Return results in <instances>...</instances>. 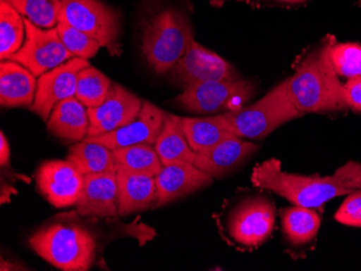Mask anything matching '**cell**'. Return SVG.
I'll list each match as a JSON object with an SVG mask.
<instances>
[{
  "instance_id": "cell-1",
  "label": "cell",
  "mask_w": 361,
  "mask_h": 271,
  "mask_svg": "<svg viewBox=\"0 0 361 271\" xmlns=\"http://www.w3.org/2000/svg\"><path fill=\"white\" fill-rule=\"evenodd\" d=\"M251 182L259 189L269 190L293 206L322 211L324 204L361 188V163L348 161L331 177H304L288 173L275 158L255 165Z\"/></svg>"
},
{
  "instance_id": "cell-2",
  "label": "cell",
  "mask_w": 361,
  "mask_h": 271,
  "mask_svg": "<svg viewBox=\"0 0 361 271\" xmlns=\"http://www.w3.org/2000/svg\"><path fill=\"white\" fill-rule=\"evenodd\" d=\"M334 42L329 36L317 48L304 54L297 63L294 74L287 79L290 99L303 115L348 108L343 84L330 58Z\"/></svg>"
},
{
  "instance_id": "cell-3",
  "label": "cell",
  "mask_w": 361,
  "mask_h": 271,
  "mask_svg": "<svg viewBox=\"0 0 361 271\" xmlns=\"http://www.w3.org/2000/svg\"><path fill=\"white\" fill-rule=\"evenodd\" d=\"M302 115L290 99L287 80H285L255 104L234 113L214 115L210 118L240 139H262L277 127Z\"/></svg>"
},
{
  "instance_id": "cell-4",
  "label": "cell",
  "mask_w": 361,
  "mask_h": 271,
  "mask_svg": "<svg viewBox=\"0 0 361 271\" xmlns=\"http://www.w3.org/2000/svg\"><path fill=\"white\" fill-rule=\"evenodd\" d=\"M194 38V28L188 13L169 8L156 14L144 30L142 50L158 75L169 74L183 58Z\"/></svg>"
},
{
  "instance_id": "cell-5",
  "label": "cell",
  "mask_w": 361,
  "mask_h": 271,
  "mask_svg": "<svg viewBox=\"0 0 361 271\" xmlns=\"http://www.w3.org/2000/svg\"><path fill=\"white\" fill-rule=\"evenodd\" d=\"M40 258L64 271H88L97 251L94 236L78 225H56L42 228L28 240Z\"/></svg>"
},
{
  "instance_id": "cell-6",
  "label": "cell",
  "mask_w": 361,
  "mask_h": 271,
  "mask_svg": "<svg viewBox=\"0 0 361 271\" xmlns=\"http://www.w3.org/2000/svg\"><path fill=\"white\" fill-rule=\"evenodd\" d=\"M257 93V84L251 79L216 80L195 84L183 90L172 103L192 114L221 115L234 113Z\"/></svg>"
},
{
  "instance_id": "cell-7",
  "label": "cell",
  "mask_w": 361,
  "mask_h": 271,
  "mask_svg": "<svg viewBox=\"0 0 361 271\" xmlns=\"http://www.w3.org/2000/svg\"><path fill=\"white\" fill-rule=\"evenodd\" d=\"M61 20L97 40L111 56L121 54L118 12L100 0H66Z\"/></svg>"
},
{
  "instance_id": "cell-8",
  "label": "cell",
  "mask_w": 361,
  "mask_h": 271,
  "mask_svg": "<svg viewBox=\"0 0 361 271\" xmlns=\"http://www.w3.org/2000/svg\"><path fill=\"white\" fill-rule=\"evenodd\" d=\"M275 204L264 195L241 200L227 218V234L235 244L255 248L264 244L275 227Z\"/></svg>"
},
{
  "instance_id": "cell-9",
  "label": "cell",
  "mask_w": 361,
  "mask_h": 271,
  "mask_svg": "<svg viewBox=\"0 0 361 271\" xmlns=\"http://www.w3.org/2000/svg\"><path fill=\"white\" fill-rule=\"evenodd\" d=\"M24 23L26 34L23 46L10 60L20 63L37 78L74 56L65 48L56 27L46 30L26 18Z\"/></svg>"
},
{
  "instance_id": "cell-10",
  "label": "cell",
  "mask_w": 361,
  "mask_h": 271,
  "mask_svg": "<svg viewBox=\"0 0 361 271\" xmlns=\"http://www.w3.org/2000/svg\"><path fill=\"white\" fill-rule=\"evenodd\" d=\"M169 75L172 84L182 90L202 82L243 78L234 66L196 40H192Z\"/></svg>"
},
{
  "instance_id": "cell-11",
  "label": "cell",
  "mask_w": 361,
  "mask_h": 271,
  "mask_svg": "<svg viewBox=\"0 0 361 271\" xmlns=\"http://www.w3.org/2000/svg\"><path fill=\"white\" fill-rule=\"evenodd\" d=\"M88 66V60L74 56L38 77L35 101L30 107V111L47 122L59 102L75 96L79 72Z\"/></svg>"
},
{
  "instance_id": "cell-12",
  "label": "cell",
  "mask_w": 361,
  "mask_h": 271,
  "mask_svg": "<svg viewBox=\"0 0 361 271\" xmlns=\"http://www.w3.org/2000/svg\"><path fill=\"white\" fill-rule=\"evenodd\" d=\"M142 107L143 101L137 95L116 82H111L103 104L88 108V137H101L128 125L139 116Z\"/></svg>"
},
{
  "instance_id": "cell-13",
  "label": "cell",
  "mask_w": 361,
  "mask_h": 271,
  "mask_svg": "<svg viewBox=\"0 0 361 271\" xmlns=\"http://www.w3.org/2000/svg\"><path fill=\"white\" fill-rule=\"evenodd\" d=\"M40 193L58 209L78 202L85 185V175L70 160L46 161L36 174Z\"/></svg>"
},
{
  "instance_id": "cell-14",
  "label": "cell",
  "mask_w": 361,
  "mask_h": 271,
  "mask_svg": "<svg viewBox=\"0 0 361 271\" xmlns=\"http://www.w3.org/2000/svg\"><path fill=\"white\" fill-rule=\"evenodd\" d=\"M164 113L149 101H143L141 113L135 120L113 132L88 137L84 141L103 145L111 151L137 144L155 145L164 125Z\"/></svg>"
},
{
  "instance_id": "cell-15",
  "label": "cell",
  "mask_w": 361,
  "mask_h": 271,
  "mask_svg": "<svg viewBox=\"0 0 361 271\" xmlns=\"http://www.w3.org/2000/svg\"><path fill=\"white\" fill-rule=\"evenodd\" d=\"M82 216L111 218L118 215V187L116 171L85 175V185L77 202Z\"/></svg>"
},
{
  "instance_id": "cell-16",
  "label": "cell",
  "mask_w": 361,
  "mask_h": 271,
  "mask_svg": "<svg viewBox=\"0 0 361 271\" xmlns=\"http://www.w3.org/2000/svg\"><path fill=\"white\" fill-rule=\"evenodd\" d=\"M155 206H165L178 198L210 185L213 177L190 163L164 165L155 177Z\"/></svg>"
},
{
  "instance_id": "cell-17",
  "label": "cell",
  "mask_w": 361,
  "mask_h": 271,
  "mask_svg": "<svg viewBox=\"0 0 361 271\" xmlns=\"http://www.w3.org/2000/svg\"><path fill=\"white\" fill-rule=\"evenodd\" d=\"M259 149L252 141L233 137L221 141L202 153H196L194 165L206 172L213 179L227 175Z\"/></svg>"
},
{
  "instance_id": "cell-18",
  "label": "cell",
  "mask_w": 361,
  "mask_h": 271,
  "mask_svg": "<svg viewBox=\"0 0 361 271\" xmlns=\"http://www.w3.org/2000/svg\"><path fill=\"white\" fill-rule=\"evenodd\" d=\"M118 215L126 216L149 209L156 201V179L146 174L117 165Z\"/></svg>"
},
{
  "instance_id": "cell-19",
  "label": "cell",
  "mask_w": 361,
  "mask_h": 271,
  "mask_svg": "<svg viewBox=\"0 0 361 271\" xmlns=\"http://www.w3.org/2000/svg\"><path fill=\"white\" fill-rule=\"evenodd\" d=\"M37 77L11 60L0 64V104L3 107H30L35 101Z\"/></svg>"
},
{
  "instance_id": "cell-20",
  "label": "cell",
  "mask_w": 361,
  "mask_h": 271,
  "mask_svg": "<svg viewBox=\"0 0 361 271\" xmlns=\"http://www.w3.org/2000/svg\"><path fill=\"white\" fill-rule=\"evenodd\" d=\"M89 127L88 108L76 96L59 102L47 121L49 132L66 141H84L88 137Z\"/></svg>"
},
{
  "instance_id": "cell-21",
  "label": "cell",
  "mask_w": 361,
  "mask_h": 271,
  "mask_svg": "<svg viewBox=\"0 0 361 271\" xmlns=\"http://www.w3.org/2000/svg\"><path fill=\"white\" fill-rule=\"evenodd\" d=\"M156 151L159 156L162 165L171 163H190L194 165L196 153L188 144L180 117L164 113V125L161 132L156 141Z\"/></svg>"
},
{
  "instance_id": "cell-22",
  "label": "cell",
  "mask_w": 361,
  "mask_h": 271,
  "mask_svg": "<svg viewBox=\"0 0 361 271\" xmlns=\"http://www.w3.org/2000/svg\"><path fill=\"white\" fill-rule=\"evenodd\" d=\"M283 239L292 248L307 246L319 232V214L314 209L294 206L281 211Z\"/></svg>"
},
{
  "instance_id": "cell-23",
  "label": "cell",
  "mask_w": 361,
  "mask_h": 271,
  "mask_svg": "<svg viewBox=\"0 0 361 271\" xmlns=\"http://www.w3.org/2000/svg\"><path fill=\"white\" fill-rule=\"evenodd\" d=\"M66 159L74 163L84 175L116 171L113 151L97 143L78 141L71 147Z\"/></svg>"
},
{
  "instance_id": "cell-24",
  "label": "cell",
  "mask_w": 361,
  "mask_h": 271,
  "mask_svg": "<svg viewBox=\"0 0 361 271\" xmlns=\"http://www.w3.org/2000/svg\"><path fill=\"white\" fill-rule=\"evenodd\" d=\"M24 17L6 0H0V58L10 60L25 40Z\"/></svg>"
},
{
  "instance_id": "cell-25",
  "label": "cell",
  "mask_w": 361,
  "mask_h": 271,
  "mask_svg": "<svg viewBox=\"0 0 361 271\" xmlns=\"http://www.w3.org/2000/svg\"><path fill=\"white\" fill-rule=\"evenodd\" d=\"M180 123L183 127L188 144L195 153H202L229 137H236L214 122L210 117H180Z\"/></svg>"
},
{
  "instance_id": "cell-26",
  "label": "cell",
  "mask_w": 361,
  "mask_h": 271,
  "mask_svg": "<svg viewBox=\"0 0 361 271\" xmlns=\"http://www.w3.org/2000/svg\"><path fill=\"white\" fill-rule=\"evenodd\" d=\"M113 155L117 165L149 177H155L164 168L155 147L152 145L137 144L115 149Z\"/></svg>"
},
{
  "instance_id": "cell-27",
  "label": "cell",
  "mask_w": 361,
  "mask_h": 271,
  "mask_svg": "<svg viewBox=\"0 0 361 271\" xmlns=\"http://www.w3.org/2000/svg\"><path fill=\"white\" fill-rule=\"evenodd\" d=\"M26 19L42 28H54L62 17L66 0H6Z\"/></svg>"
},
{
  "instance_id": "cell-28",
  "label": "cell",
  "mask_w": 361,
  "mask_h": 271,
  "mask_svg": "<svg viewBox=\"0 0 361 271\" xmlns=\"http://www.w3.org/2000/svg\"><path fill=\"white\" fill-rule=\"evenodd\" d=\"M111 86V79L90 65L79 72L75 96L87 108L100 106L106 99Z\"/></svg>"
},
{
  "instance_id": "cell-29",
  "label": "cell",
  "mask_w": 361,
  "mask_h": 271,
  "mask_svg": "<svg viewBox=\"0 0 361 271\" xmlns=\"http://www.w3.org/2000/svg\"><path fill=\"white\" fill-rule=\"evenodd\" d=\"M59 36L65 48L76 58H88L97 56L101 48L100 42L93 39L84 32L70 25L68 22L61 20L56 25Z\"/></svg>"
},
{
  "instance_id": "cell-30",
  "label": "cell",
  "mask_w": 361,
  "mask_h": 271,
  "mask_svg": "<svg viewBox=\"0 0 361 271\" xmlns=\"http://www.w3.org/2000/svg\"><path fill=\"white\" fill-rule=\"evenodd\" d=\"M330 58L338 76L345 77L348 80L361 77V44L334 42L330 49Z\"/></svg>"
},
{
  "instance_id": "cell-31",
  "label": "cell",
  "mask_w": 361,
  "mask_h": 271,
  "mask_svg": "<svg viewBox=\"0 0 361 271\" xmlns=\"http://www.w3.org/2000/svg\"><path fill=\"white\" fill-rule=\"evenodd\" d=\"M334 218L343 225L361 227V188L350 193L344 200Z\"/></svg>"
},
{
  "instance_id": "cell-32",
  "label": "cell",
  "mask_w": 361,
  "mask_h": 271,
  "mask_svg": "<svg viewBox=\"0 0 361 271\" xmlns=\"http://www.w3.org/2000/svg\"><path fill=\"white\" fill-rule=\"evenodd\" d=\"M343 90L346 107H350L353 111L361 114V77L348 79V82L343 84Z\"/></svg>"
},
{
  "instance_id": "cell-33",
  "label": "cell",
  "mask_w": 361,
  "mask_h": 271,
  "mask_svg": "<svg viewBox=\"0 0 361 271\" xmlns=\"http://www.w3.org/2000/svg\"><path fill=\"white\" fill-rule=\"evenodd\" d=\"M10 161V149L4 132L0 134V165L1 167L9 165Z\"/></svg>"
},
{
  "instance_id": "cell-34",
  "label": "cell",
  "mask_w": 361,
  "mask_h": 271,
  "mask_svg": "<svg viewBox=\"0 0 361 271\" xmlns=\"http://www.w3.org/2000/svg\"><path fill=\"white\" fill-rule=\"evenodd\" d=\"M257 3L275 6H297L305 4L307 0H257Z\"/></svg>"
},
{
  "instance_id": "cell-35",
  "label": "cell",
  "mask_w": 361,
  "mask_h": 271,
  "mask_svg": "<svg viewBox=\"0 0 361 271\" xmlns=\"http://www.w3.org/2000/svg\"><path fill=\"white\" fill-rule=\"evenodd\" d=\"M358 6H359V7H361V0H360V1H359Z\"/></svg>"
}]
</instances>
